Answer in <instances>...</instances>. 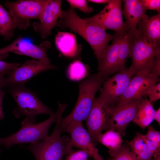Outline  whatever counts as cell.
<instances>
[{
	"instance_id": "obj_7",
	"label": "cell",
	"mask_w": 160,
	"mask_h": 160,
	"mask_svg": "<svg viewBox=\"0 0 160 160\" xmlns=\"http://www.w3.org/2000/svg\"><path fill=\"white\" fill-rule=\"evenodd\" d=\"M144 99L134 100L127 103L106 107L107 118L104 129L116 130L123 137L128 124L134 119L139 105Z\"/></svg>"
},
{
	"instance_id": "obj_20",
	"label": "cell",
	"mask_w": 160,
	"mask_h": 160,
	"mask_svg": "<svg viewBox=\"0 0 160 160\" xmlns=\"http://www.w3.org/2000/svg\"><path fill=\"white\" fill-rule=\"evenodd\" d=\"M57 47L64 55L74 56L78 50L76 36L72 33L58 31L55 37Z\"/></svg>"
},
{
	"instance_id": "obj_18",
	"label": "cell",
	"mask_w": 160,
	"mask_h": 160,
	"mask_svg": "<svg viewBox=\"0 0 160 160\" xmlns=\"http://www.w3.org/2000/svg\"><path fill=\"white\" fill-rule=\"evenodd\" d=\"M124 9L122 11L127 20L129 31L134 33L138 32L137 28L140 21L146 20L149 17L145 13L140 0H124Z\"/></svg>"
},
{
	"instance_id": "obj_5",
	"label": "cell",
	"mask_w": 160,
	"mask_h": 160,
	"mask_svg": "<svg viewBox=\"0 0 160 160\" xmlns=\"http://www.w3.org/2000/svg\"><path fill=\"white\" fill-rule=\"evenodd\" d=\"M12 96L18 107L17 110L25 119L34 123L36 116L46 114L50 116L52 111L42 103L36 95L24 85V84L9 87L7 91Z\"/></svg>"
},
{
	"instance_id": "obj_35",
	"label": "cell",
	"mask_w": 160,
	"mask_h": 160,
	"mask_svg": "<svg viewBox=\"0 0 160 160\" xmlns=\"http://www.w3.org/2000/svg\"><path fill=\"white\" fill-rule=\"evenodd\" d=\"M140 135L144 143L152 153L154 154L157 152L160 151V145L148 139L144 135L141 134Z\"/></svg>"
},
{
	"instance_id": "obj_3",
	"label": "cell",
	"mask_w": 160,
	"mask_h": 160,
	"mask_svg": "<svg viewBox=\"0 0 160 160\" xmlns=\"http://www.w3.org/2000/svg\"><path fill=\"white\" fill-rule=\"evenodd\" d=\"M108 78L97 73L91 75L79 85L78 99L73 110L67 116L61 118L60 124L61 133L65 132L67 126L72 122L86 120L91 111L96 92Z\"/></svg>"
},
{
	"instance_id": "obj_13",
	"label": "cell",
	"mask_w": 160,
	"mask_h": 160,
	"mask_svg": "<svg viewBox=\"0 0 160 160\" xmlns=\"http://www.w3.org/2000/svg\"><path fill=\"white\" fill-rule=\"evenodd\" d=\"M51 45L50 42L48 41L42 42L39 46L36 45L19 36L12 43L0 49V54L12 52L28 56L50 64V61L47 57V52Z\"/></svg>"
},
{
	"instance_id": "obj_34",
	"label": "cell",
	"mask_w": 160,
	"mask_h": 160,
	"mask_svg": "<svg viewBox=\"0 0 160 160\" xmlns=\"http://www.w3.org/2000/svg\"><path fill=\"white\" fill-rule=\"evenodd\" d=\"M19 65L17 63H8L0 60V73L7 74Z\"/></svg>"
},
{
	"instance_id": "obj_29",
	"label": "cell",
	"mask_w": 160,
	"mask_h": 160,
	"mask_svg": "<svg viewBox=\"0 0 160 160\" xmlns=\"http://www.w3.org/2000/svg\"><path fill=\"white\" fill-rule=\"evenodd\" d=\"M140 1L145 11L147 9L156 10L160 12V0H140Z\"/></svg>"
},
{
	"instance_id": "obj_4",
	"label": "cell",
	"mask_w": 160,
	"mask_h": 160,
	"mask_svg": "<svg viewBox=\"0 0 160 160\" xmlns=\"http://www.w3.org/2000/svg\"><path fill=\"white\" fill-rule=\"evenodd\" d=\"M60 112L59 107L57 111L47 120L34 124L25 119L21 122V127L17 132L7 137H0V145L9 148L12 146L25 143H32L47 138L49 129L56 121Z\"/></svg>"
},
{
	"instance_id": "obj_39",
	"label": "cell",
	"mask_w": 160,
	"mask_h": 160,
	"mask_svg": "<svg viewBox=\"0 0 160 160\" xmlns=\"http://www.w3.org/2000/svg\"><path fill=\"white\" fill-rule=\"evenodd\" d=\"M110 1V0H89L88 1L97 4H105L108 3Z\"/></svg>"
},
{
	"instance_id": "obj_28",
	"label": "cell",
	"mask_w": 160,
	"mask_h": 160,
	"mask_svg": "<svg viewBox=\"0 0 160 160\" xmlns=\"http://www.w3.org/2000/svg\"><path fill=\"white\" fill-rule=\"evenodd\" d=\"M154 154L145 144L134 156L135 160H152Z\"/></svg>"
},
{
	"instance_id": "obj_17",
	"label": "cell",
	"mask_w": 160,
	"mask_h": 160,
	"mask_svg": "<svg viewBox=\"0 0 160 160\" xmlns=\"http://www.w3.org/2000/svg\"><path fill=\"white\" fill-rule=\"evenodd\" d=\"M111 44L108 46L103 53L100 64L98 65V73L104 77L119 72L118 53L119 47L123 37L115 33Z\"/></svg>"
},
{
	"instance_id": "obj_23",
	"label": "cell",
	"mask_w": 160,
	"mask_h": 160,
	"mask_svg": "<svg viewBox=\"0 0 160 160\" xmlns=\"http://www.w3.org/2000/svg\"><path fill=\"white\" fill-rule=\"evenodd\" d=\"M128 31L127 34L122 38L120 44L118 60V70L119 72L127 70L126 62L129 55L132 46L135 36L139 34Z\"/></svg>"
},
{
	"instance_id": "obj_1",
	"label": "cell",
	"mask_w": 160,
	"mask_h": 160,
	"mask_svg": "<svg viewBox=\"0 0 160 160\" xmlns=\"http://www.w3.org/2000/svg\"><path fill=\"white\" fill-rule=\"evenodd\" d=\"M56 26L63 29L68 28L86 40L94 52L98 65L103 53L109 46L108 43L113 38V35L108 33L105 30L80 17L71 7L67 10H62Z\"/></svg>"
},
{
	"instance_id": "obj_26",
	"label": "cell",
	"mask_w": 160,
	"mask_h": 160,
	"mask_svg": "<svg viewBox=\"0 0 160 160\" xmlns=\"http://www.w3.org/2000/svg\"><path fill=\"white\" fill-rule=\"evenodd\" d=\"M107 160H135V159L129 149L128 144H125L121 146L115 156Z\"/></svg>"
},
{
	"instance_id": "obj_12",
	"label": "cell",
	"mask_w": 160,
	"mask_h": 160,
	"mask_svg": "<svg viewBox=\"0 0 160 160\" xmlns=\"http://www.w3.org/2000/svg\"><path fill=\"white\" fill-rule=\"evenodd\" d=\"M57 67L35 59L26 61L10 71L5 77L4 87L24 83L31 78L44 71L56 69Z\"/></svg>"
},
{
	"instance_id": "obj_36",
	"label": "cell",
	"mask_w": 160,
	"mask_h": 160,
	"mask_svg": "<svg viewBox=\"0 0 160 160\" xmlns=\"http://www.w3.org/2000/svg\"><path fill=\"white\" fill-rule=\"evenodd\" d=\"M5 94L4 92L2 89H0V121L4 118L2 109V103Z\"/></svg>"
},
{
	"instance_id": "obj_27",
	"label": "cell",
	"mask_w": 160,
	"mask_h": 160,
	"mask_svg": "<svg viewBox=\"0 0 160 160\" xmlns=\"http://www.w3.org/2000/svg\"><path fill=\"white\" fill-rule=\"evenodd\" d=\"M66 1L72 8H77L82 11L89 13L93 11V8L88 5L85 0H67Z\"/></svg>"
},
{
	"instance_id": "obj_25",
	"label": "cell",
	"mask_w": 160,
	"mask_h": 160,
	"mask_svg": "<svg viewBox=\"0 0 160 160\" xmlns=\"http://www.w3.org/2000/svg\"><path fill=\"white\" fill-rule=\"evenodd\" d=\"M87 70L85 65L80 61L77 60L71 63L68 69V76L70 79L78 81L84 78Z\"/></svg>"
},
{
	"instance_id": "obj_22",
	"label": "cell",
	"mask_w": 160,
	"mask_h": 160,
	"mask_svg": "<svg viewBox=\"0 0 160 160\" xmlns=\"http://www.w3.org/2000/svg\"><path fill=\"white\" fill-rule=\"evenodd\" d=\"M97 143H100L108 149L109 154L113 157L116 155L122 146V137L117 132L110 129L100 134L97 139Z\"/></svg>"
},
{
	"instance_id": "obj_37",
	"label": "cell",
	"mask_w": 160,
	"mask_h": 160,
	"mask_svg": "<svg viewBox=\"0 0 160 160\" xmlns=\"http://www.w3.org/2000/svg\"><path fill=\"white\" fill-rule=\"evenodd\" d=\"M154 119H155L160 125V108H159L158 110L155 111Z\"/></svg>"
},
{
	"instance_id": "obj_8",
	"label": "cell",
	"mask_w": 160,
	"mask_h": 160,
	"mask_svg": "<svg viewBox=\"0 0 160 160\" xmlns=\"http://www.w3.org/2000/svg\"><path fill=\"white\" fill-rule=\"evenodd\" d=\"M160 54V47L148 42L139 33L135 38L129 57L132 63L130 67L133 76L143 72H149L151 64Z\"/></svg>"
},
{
	"instance_id": "obj_33",
	"label": "cell",
	"mask_w": 160,
	"mask_h": 160,
	"mask_svg": "<svg viewBox=\"0 0 160 160\" xmlns=\"http://www.w3.org/2000/svg\"><path fill=\"white\" fill-rule=\"evenodd\" d=\"M153 76L159 77L160 76V54L158 55L153 60L149 71Z\"/></svg>"
},
{
	"instance_id": "obj_40",
	"label": "cell",
	"mask_w": 160,
	"mask_h": 160,
	"mask_svg": "<svg viewBox=\"0 0 160 160\" xmlns=\"http://www.w3.org/2000/svg\"><path fill=\"white\" fill-rule=\"evenodd\" d=\"M153 156L155 160H160V151L155 153Z\"/></svg>"
},
{
	"instance_id": "obj_2",
	"label": "cell",
	"mask_w": 160,
	"mask_h": 160,
	"mask_svg": "<svg viewBox=\"0 0 160 160\" xmlns=\"http://www.w3.org/2000/svg\"><path fill=\"white\" fill-rule=\"evenodd\" d=\"M60 112L56 121L55 128L51 134L44 140L22 146L31 152L36 160H62L66 155L74 151L67 135L61 136L60 124L63 112L68 104L58 103Z\"/></svg>"
},
{
	"instance_id": "obj_30",
	"label": "cell",
	"mask_w": 160,
	"mask_h": 160,
	"mask_svg": "<svg viewBox=\"0 0 160 160\" xmlns=\"http://www.w3.org/2000/svg\"><path fill=\"white\" fill-rule=\"evenodd\" d=\"M147 95L149 97V100L151 103L160 99V82L152 86L148 90L147 94Z\"/></svg>"
},
{
	"instance_id": "obj_19",
	"label": "cell",
	"mask_w": 160,
	"mask_h": 160,
	"mask_svg": "<svg viewBox=\"0 0 160 160\" xmlns=\"http://www.w3.org/2000/svg\"><path fill=\"white\" fill-rule=\"evenodd\" d=\"M137 30L149 43L160 47V13L140 21Z\"/></svg>"
},
{
	"instance_id": "obj_15",
	"label": "cell",
	"mask_w": 160,
	"mask_h": 160,
	"mask_svg": "<svg viewBox=\"0 0 160 160\" xmlns=\"http://www.w3.org/2000/svg\"><path fill=\"white\" fill-rule=\"evenodd\" d=\"M62 0H46L39 19L40 23L35 22L33 25L35 31L40 33L41 37L45 39L51 33L60 18L62 10Z\"/></svg>"
},
{
	"instance_id": "obj_6",
	"label": "cell",
	"mask_w": 160,
	"mask_h": 160,
	"mask_svg": "<svg viewBox=\"0 0 160 160\" xmlns=\"http://www.w3.org/2000/svg\"><path fill=\"white\" fill-rule=\"evenodd\" d=\"M122 1L120 0H111L99 13L84 19L87 23L105 30L107 29L113 30L117 35L123 37L129 29L127 22L123 21Z\"/></svg>"
},
{
	"instance_id": "obj_24",
	"label": "cell",
	"mask_w": 160,
	"mask_h": 160,
	"mask_svg": "<svg viewBox=\"0 0 160 160\" xmlns=\"http://www.w3.org/2000/svg\"><path fill=\"white\" fill-rule=\"evenodd\" d=\"M17 26L12 17L0 4V34L5 39H10L13 36Z\"/></svg>"
},
{
	"instance_id": "obj_9",
	"label": "cell",
	"mask_w": 160,
	"mask_h": 160,
	"mask_svg": "<svg viewBox=\"0 0 160 160\" xmlns=\"http://www.w3.org/2000/svg\"><path fill=\"white\" fill-rule=\"evenodd\" d=\"M46 0H20L7 1L4 4L15 23L21 30L30 25V20L39 19Z\"/></svg>"
},
{
	"instance_id": "obj_41",
	"label": "cell",
	"mask_w": 160,
	"mask_h": 160,
	"mask_svg": "<svg viewBox=\"0 0 160 160\" xmlns=\"http://www.w3.org/2000/svg\"><path fill=\"white\" fill-rule=\"evenodd\" d=\"M152 160H155L154 158V159H152Z\"/></svg>"
},
{
	"instance_id": "obj_31",
	"label": "cell",
	"mask_w": 160,
	"mask_h": 160,
	"mask_svg": "<svg viewBox=\"0 0 160 160\" xmlns=\"http://www.w3.org/2000/svg\"><path fill=\"white\" fill-rule=\"evenodd\" d=\"M144 135L148 139L160 145V132L155 129L152 126L148 127V131Z\"/></svg>"
},
{
	"instance_id": "obj_42",
	"label": "cell",
	"mask_w": 160,
	"mask_h": 160,
	"mask_svg": "<svg viewBox=\"0 0 160 160\" xmlns=\"http://www.w3.org/2000/svg\"><path fill=\"white\" fill-rule=\"evenodd\" d=\"M1 151V150L0 149V152Z\"/></svg>"
},
{
	"instance_id": "obj_32",
	"label": "cell",
	"mask_w": 160,
	"mask_h": 160,
	"mask_svg": "<svg viewBox=\"0 0 160 160\" xmlns=\"http://www.w3.org/2000/svg\"><path fill=\"white\" fill-rule=\"evenodd\" d=\"M88 154L82 150L73 151L68 155L65 160H86Z\"/></svg>"
},
{
	"instance_id": "obj_14",
	"label": "cell",
	"mask_w": 160,
	"mask_h": 160,
	"mask_svg": "<svg viewBox=\"0 0 160 160\" xmlns=\"http://www.w3.org/2000/svg\"><path fill=\"white\" fill-rule=\"evenodd\" d=\"M65 132L70 135V143L72 147H75L84 151L95 160H104L99 153L81 122L71 123L66 127Z\"/></svg>"
},
{
	"instance_id": "obj_21",
	"label": "cell",
	"mask_w": 160,
	"mask_h": 160,
	"mask_svg": "<svg viewBox=\"0 0 160 160\" xmlns=\"http://www.w3.org/2000/svg\"><path fill=\"white\" fill-rule=\"evenodd\" d=\"M155 113V110L152 103L147 99H144L139 104L132 121L144 129L154 119Z\"/></svg>"
},
{
	"instance_id": "obj_16",
	"label": "cell",
	"mask_w": 160,
	"mask_h": 160,
	"mask_svg": "<svg viewBox=\"0 0 160 160\" xmlns=\"http://www.w3.org/2000/svg\"><path fill=\"white\" fill-rule=\"evenodd\" d=\"M105 108L98 97H95L90 112L86 120L87 131L95 146L97 144L98 137L104 129L107 120Z\"/></svg>"
},
{
	"instance_id": "obj_11",
	"label": "cell",
	"mask_w": 160,
	"mask_h": 160,
	"mask_svg": "<svg viewBox=\"0 0 160 160\" xmlns=\"http://www.w3.org/2000/svg\"><path fill=\"white\" fill-rule=\"evenodd\" d=\"M160 82V78L149 72L138 73L134 76L116 105L124 104L137 99H143L149 89Z\"/></svg>"
},
{
	"instance_id": "obj_43",
	"label": "cell",
	"mask_w": 160,
	"mask_h": 160,
	"mask_svg": "<svg viewBox=\"0 0 160 160\" xmlns=\"http://www.w3.org/2000/svg\"><path fill=\"white\" fill-rule=\"evenodd\" d=\"M88 160V159H87V160Z\"/></svg>"
},
{
	"instance_id": "obj_38",
	"label": "cell",
	"mask_w": 160,
	"mask_h": 160,
	"mask_svg": "<svg viewBox=\"0 0 160 160\" xmlns=\"http://www.w3.org/2000/svg\"><path fill=\"white\" fill-rule=\"evenodd\" d=\"M6 74L0 73V89L4 87V83L5 79V75Z\"/></svg>"
},
{
	"instance_id": "obj_10",
	"label": "cell",
	"mask_w": 160,
	"mask_h": 160,
	"mask_svg": "<svg viewBox=\"0 0 160 160\" xmlns=\"http://www.w3.org/2000/svg\"><path fill=\"white\" fill-rule=\"evenodd\" d=\"M133 72L131 68L119 72L107 79L100 88L98 97L106 107L114 106L131 79Z\"/></svg>"
}]
</instances>
